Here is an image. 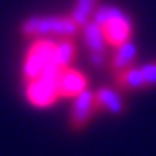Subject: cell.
<instances>
[{
  "label": "cell",
  "mask_w": 156,
  "mask_h": 156,
  "mask_svg": "<svg viewBox=\"0 0 156 156\" xmlns=\"http://www.w3.org/2000/svg\"><path fill=\"white\" fill-rule=\"evenodd\" d=\"M93 22L104 30L106 37V44L111 46H122L124 41H128L130 35H132V17L122 11L119 7H113V5H104V7H98L93 13Z\"/></svg>",
  "instance_id": "obj_2"
},
{
  "label": "cell",
  "mask_w": 156,
  "mask_h": 156,
  "mask_svg": "<svg viewBox=\"0 0 156 156\" xmlns=\"http://www.w3.org/2000/svg\"><path fill=\"white\" fill-rule=\"evenodd\" d=\"M134 58H136V46L128 39V41H124L122 46L115 48L111 65H113L115 72H122V69H128V67L134 65Z\"/></svg>",
  "instance_id": "obj_11"
},
{
  "label": "cell",
  "mask_w": 156,
  "mask_h": 156,
  "mask_svg": "<svg viewBox=\"0 0 156 156\" xmlns=\"http://www.w3.org/2000/svg\"><path fill=\"white\" fill-rule=\"evenodd\" d=\"M20 28L30 39H72L80 30L69 15H33L24 20Z\"/></svg>",
  "instance_id": "obj_1"
},
{
  "label": "cell",
  "mask_w": 156,
  "mask_h": 156,
  "mask_svg": "<svg viewBox=\"0 0 156 156\" xmlns=\"http://www.w3.org/2000/svg\"><path fill=\"white\" fill-rule=\"evenodd\" d=\"M61 72L58 67H48L41 76H37L35 80H28L26 83V100L30 102V106H37V108H46V106H52L61 93H58V78H61Z\"/></svg>",
  "instance_id": "obj_3"
},
{
  "label": "cell",
  "mask_w": 156,
  "mask_h": 156,
  "mask_svg": "<svg viewBox=\"0 0 156 156\" xmlns=\"http://www.w3.org/2000/svg\"><path fill=\"white\" fill-rule=\"evenodd\" d=\"M95 102H98V108L108 115H122L126 111L124 95L115 87H100L95 91Z\"/></svg>",
  "instance_id": "obj_9"
},
{
  "label": "cell",
  "mask_w": 156,
  "mask_h": 156,
  "mask_svg": "<svg viewBox=\"0 0 156 156\" xmlns=\"http://www.w3.org/2000/svg\"><path fill=\"white\" fill-rule=\"evenodd\" d=\"M83 37H85V46L89 50V58H91V65L93 67H104V61H106V37H104V30L98 26L93 20L87 22L83 28Z\"/></svg>",
  "instance_id": "obj_7"
},
{
  "label": "cell",
  "mask_w": 156,
  "mask_h": 156,
  "mask_svg": "<svg viewBox=\"0 0 156 156\" xmlns=\"http://www.w3.org/2000/svg\"><path fill=\"white\" fill-rule=\"evenodd\" d=\"M87 89V76L76 69V67H65L58 78V93L61 98H76Z\"/></svg>",
  "instance_id": "obj_8"
},
{
  "label": "cell",
  "mask_w": 156,
  "mask_h": 156,
  "mask_svg": "<svg viewBox=\"0 0 156 156\" xmlns=\"http://www.w3.org/2000/svg\"><path fill=\"white\" fill-rule=\"evenodd\" d=\"M76 58V46L72 39H58L54 41V52H52V63L58 69L72 67V61Z\"/></svg>",
  "instance_id": "obj_10"
},
{
  "label": "cell",
  "mask_w": 156,
  "mask_h": 156,
  "mask_svg": "<svg viewBox=\"0 0 156 156\" xmlns=\"http://www.w3.org/2000/svg\"><path fill=\"white\" fill-rule=\"evenodd\" d=\"M95 9H98V0H76V2H74V9H72V13H69V17L83 28L87 22H91V20H93Z\"/></svg>",
  "instance_id": "obj_12"
},
{
  "label": "cell",
  "mask_w": 156,
  "mask_h": 156,
  "mask_svg": "<svg viewBox=\"0 0 156 156\" xmlns=\"http://www.w3.org/2000/svg\"><path fill=\"white\" fill-rule=\"evenodd\" d=\"M52 52H54V39H35L28 46L24 63H22V74L28 80H35L37 76H41L48 67H52ZM56 67V65H54Z\"/></svg>",
  "instance_id": "obj_4"
},
{
  "label": "cell",
  "mask_w": 156,
  "mask_h": 156,
  "mask_svg": "<svg viewBox=\"0 0 156 156\" xmlns=\"http://www.w3.org/2000/svg\"><path fill=\"white\" fill-rule=\"evenodd\" d=\"M100 111L95 102V91L85 89L83 93H78L72 102V111H69V128L72 130H83L91 119L93 115Z\"/></svg>",
  "instance_id": "obj_6"
},
{
  "label": "cell",
  "mask_w": 156,
  "mask_h": 156,
  "mask_svg": "<svg viewBox=\"0 0 156 156\" xmlns=\"http://www.w3.org/2000/svg\"><path fill=\"white\" fill-rule=\"evenodd\" d=\"M115 83L122 89H147L156 85V61L132 65L128 69L115 72Z\"/></svg>",
  "instance_id": "obj_5"
}]
</instances>
